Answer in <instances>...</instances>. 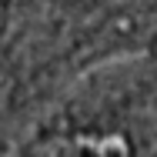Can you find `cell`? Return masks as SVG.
<instances>
[{"label": "cell", "instance_id": "7a4b0ae2", "mask_svg": "<svg viewBox=\"0 0 157 157\" xmlns=\"http://www.w3.org/2000/svg\"><path fill=\"white\" fill-rule=\"evenodd\" d=\"M27 157H157V57L67 87L30 130Z\"/></svg>", "mask_w": 157, "mask_h": 157}, {"label": "cell", "instance_id": "6da1fadb", "mask_svg": "<svg viewBox=\"0 0 157 157\" xmlns=\"http://www.w3.org/2000/svg\"><path fill=\"white\" fill-rule=\"evenodd\" d=\"M157 57V0H17L0 30V117L30 134L80 77Z\"/></svg>", "mask_w": 157, "mask_h": 157}]
</instances>
